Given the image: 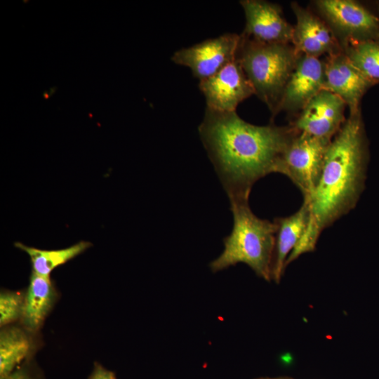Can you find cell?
I'll list each match as a JSON object with an SVG mask.
<instances>
[{
	"label": "cell",
	"instance_id": "cell-1",
	"mask_svg": "<svg viewBox=\"0 0 379 379\" xmlns=\"http://www.w3.org/2000/svg\"><path fill=\"white\" fill-rule=\"evenodd\" d=\"M199 134L230 204L248 201L253 185L276 173L298 131L292 124L258 126L236 112L206 107Z\"/></svg>",
	"mask_w": 379,
	"mask_h": 379
},
{
	"label": "cell",
	"instance_id": "cell-2",
	"mask_svg": "<svg viewBox=\"0 0 379 379\" xmlns=\"http://www.w3.org/2000/svg\"><path fill=\"white\" fill-rule=\"evenodd\" d=\"M368 143L361 110L350 114L330 142L319 182L307 201L310 220L286 261L313 252L321 232L356 206L365 187Z\"/></svg>",
	"mask_w": 379,
	"mask_h": 379
},
{
	"label": "cell",
	"instance_id": "cell-3",
	"mask_svg": "<svg viewBox=\"0 0 379 379\" xmlns=\"http://www.w3.org/2000/svg\"><path fill=\"white\" fill-rule=\"evenodd\" d=\"M230 209L232 230L223 239V251L210 263L211 271L217 272L244 263L259 277L271 281L276 224L256 216L248 201L231 204Z\"/></svg>",
	"mask_w": 379,
	"mask_h": 379
},
{
	"label": "cell",
	"instance_id": "cell-4",
	"mask_svg": "<svg viewBox=\"0 0 379 379\" xmlns=\"http://www.w3.org/2000/svg\"><path fill=\"white\" fill-rule=\"evenodd\" d=\"M237 60L274 118L299 55L292 44L262 43L240 34Z\"/></svg>",
	"mask_w": 379,
	"mask_h": 379
},
{
	"label": "cell",
	"instance_id": "cell-5",
	"mask_svg": "<svg viewBox=\"0 0 379 379\" xmlns=\"http://www.w3.org/2000/svg\"><path fill=\"white\" fill-rule=\"evenodd\" d=\"M331 140L298 131L279 159L276 173L287 176L300 190L303 200L310 197L319 182Z\"/></svg>",
	"mask_w": 379,
	"mask_h": 379
},
{
	"label": "cell",
	"instance_id": "cell-6",
	"mask_svg": "<svg viewBox=\"0 0 379 379\" xmlns=\"http://www.w3.org/2000/svg\"><path fill=\"white\" fill-rule=\"evenodd\" d=\"M314 5L342 49L352 44L379 41V18L354 0H317Z\"/></svg>",
	"mask_w": 379,
	"mask_h": 379
},
{
	"label": "cell",
	"instance_id": "cell-7",
	"mask_svg": "<svg viewBox=\"0 0 379 379\" xmlns=\"http://www.w3.org/2000/svg\"><path fill=\"white\" fill-rule=\"evenodd\" d=\"M240 38L236 33H225L176 51L171 60L190 68L193 76L202 81L236 60Z\"/></svg>",
	"mask_w": 379,
	"mask_h": 379
},
{
	"label": "cell",
	"instance_id": "cell-8",
	"mask_svg": "<svg viewBox=\"0 0 379 379\" xmlns=\"http://www.w3.org/2000/svg\"><path fill=\"white\" fill-rule=\"evenodd\" d=\"M199 88L206 107L220 112H236L239 104L254 94L237 58L213 76L199 81Z\"/></svg>",
	"mask_w": 379,
	"mask_h": 379
},
{
	"label": "cell",
	"instance_id": "cell-9",
	"mask_svg": "<svg viewBox=\"0 0 379 379\" xmlns=\"http://www.w3.org/2000/svg\"><path fill=\"white\" fill-rule=\"evenodd\" d=\"M346 107L340 97L323 89L304 107L291 124L300 132L331 140L346 120Z\"/></svg>",
	"mask_w": 379,
	"mask_h": 379
},
{
	"label": "cell",
	"instance_id": "cell-10",
	"mask_svg": "<svg viewBox=\"0 0 379 379\" xmlns=\"http://www.w3.org/2000/svg\"><path fill=\"white\" fill-rule=\"evenodd\" d=\"M239 4L246 20L243 36L262 43L291 44L293 26L279 5L263 0H241Z\"/></svg>",
	"mask_w": 379,
	"mask_h": 379
},
{
	"label": "cell",
	"instance_id": "cell-11",
	"mask_svg": "<svg viewBox=\"0 0 379 379\" xmlns=\"http://www.w3.org/2000/svg\"><path fill=\"white\" fill-rule=\"evenodd\" d=\"M291 7L296 19L291 44L298 55L320 58L343 51L333 32L319 15L296 2Z\"/></svg>",
	"mask_w": 379,
	"mask_h": 379
},
{
	"label": "cell",
	"instance_id": "cell-12",
	"mask_svg": "<svg viewBox=\"0 0 379 379\" xmlns=\"http://www.w3.org/2000/svg\"><path fill=\"white\" fill-rule=\"evenodd\" d=\"M324 62L318 58L300 55L284 88L278 113L299 114L304 107L324 89Z\"/></svg>",
	"mask_w": 379,
	"mask_h": 379
},
{
	"label": "cell",
	"instance_id": "cell-13",
	"mask_svg": "<svg viewBox=\"0 0 379 379\" xmlns=\"http://www.w3.org/2000/svg\"><path fill=\"white\" fill-rule=\"evenodd\" d=\"M324 62V89L340 97L348 107L350 114L361 110L363 96L375 84L352 65L343 51L326 56Z\"/></svg>",
	"mask_w": 379,
	"mask_h": 379
},
{
	"label": "cell",
	"instance_id": "cell-14",
	"mask_svg": "<svg viewBox=\"0 0 379 379\" xmlns=\"http://www.w3.org/2000/svg\"><path fill=\"white\" fill-rule=\"evenodd\" d=\"M310 215L309 203L303 200L300 208L293 214L274 219L277 231L272 264V280L277 284L281 281L284 274L288 258L306 231Z\"/></svg>",
	"mask_w": 379,
	"mask_h": 379
},
{
	"label": "cell",
	"instance_id": "cell-15",
	"mask_svg": "<svg viewBox=\"0 0 379 379\" xmlns=\"http://www.w3.org/2000/svg\"><path fill=\"white\" fill-rule=\"evenodd\" d=\"M57 298L58 293L50 277H43L32 272L25 292L21 326L31 334L36 333L42 326Z\"/></svg>",
	"mask_w": 379,
	"mask_h": 379
},
{
	"label": "cell",
	"instance_id": "cell-16",
	"mask_svg": "<svg viewBox=\"0 0 379 379\" xmlns=\"http://www.w3.org/2000/svg\"><path fill=\"white\" fill-rule=\"evenodd\" d=\"M31 333L22 326L8 325L0 332V379L20 366L33 348Z\"/></svg>",
	"mask_w": 379,
	"mask_h": 379
},
{
	"label": "cell",
	"instance_id": "cell-17",
	"mask_svg": "<svg viewBox=\"0 0 379 379\" xmlns=\"http://www.w3.org/2000/svg\"><path fill=\"white\" fill-rule=\"evenodd\" d=\"M92 245L89 241H80L65 248L44 250L28 246L19 241L14 244L15 247L29 255L32 272L43 277H50L53 270L83 253Z\"/></svg>",
	"mask_w": 379,
	"mask_h": 379
},
{
	"label": "cell",
	"instance_id": "cell-18",
	"mask_svg": "<svg viewBox=\"0 0 379 379\" xmlns=\"http://www.w3.org/2000/svg\"><path fill=\"white\" fill-rule=\"evenodd\" d=\"M343 51L352 65L375 84L379 81V41L350 44Z\"/></svg>",
	"mask_w": 379,
	"mask_h": 379
},
{
	"label": "cell",
	"instance_id": "cell-19",
	"mask_svg": "<svg viewBox=\"0 0 379 379\" xmlns=\"http://www.w3.org/2000/svg\"><path fill=\"white\" fill-rule=\"evenodd\" d=\"M25 302V293L2 291L0 293V325L8 326L21 319Z\"/></svg>",
	"mask_w": 379,
	"mask_h": 379
},
{
	"label": "cell",
	"instance_id": "cell-20",
	"mask_svg": "<svg viewBox=\"0 0 379 379\" xmlns=\"http://www.w3.org/2000/svg\"><path fill=\"white\" fill-rule=\"evenodd\" d=\"M88 379H117L115 374L102 366L99 363H95L93 371Z\"/></svg>",
	"mask_w": 379,
	"mask_h": 379
},
{
	"label": "cell",
	"instance_id": "cell-21",
	"mask_svg": "<svg viewBox=\"0 0 379 379\" xmlns=\"http://www.w3.org/2000/svg\"><path fill=\"white\" fill-rule=\"evenodd\" d=\"M4 379H38L25 365H21Z\"/></svg>",
	"mask_w": 379,
	"mask_h": 379
},
{
	"label": "cell",
	"instance_id": "cell-22",
	"mask_svg": "<svg viewBox=\"0 0 379 379\" xmlns=\"http://www.w3.org/2000/svg\"><path fill=\"white\" fill-rule=\"evenodd\" d=\"M257 379H295V378H291V377H287V376H284V377H277V378L265 377V378H257Z\"/></svg>",
	"mask_w": 379,
	"mask_h": 379
}]
</instances>
